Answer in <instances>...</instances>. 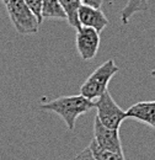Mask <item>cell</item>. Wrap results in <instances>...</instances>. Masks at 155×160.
<instances>
[{
    "instance_id": "obj_1",
    "label": "cell",
    "mask_w": 155,
    "mask_h": 160,
    "mask_svg": "<svg viewBox=\"0 0 155 160\" xmlns=\"http://www.w3.org/2000/svg\"><path fill=\"white\" fill-rule=\"evenodd\" d=\"M94 107H95V101L88 100L81 95L60 96L41 105L42 110L57 113L64 121L69 131H74L75 122L79 116L88 113Z\"/></svg>"
},
{
    "instance_id": "obj_2",
    "label": "cell",
    "mask_w": 155,
    "mask_h": 160,
    "mask_svg": "<svg viewBox=\"0 0 155 160\" xmlns=\"http://www.w3.org/2000/svg\"><path fill=\"white\" fill-rule=\"evenodd\" d=\"M117 72H119V68L116 65L115 60H106L96 68L80 86V95L88 100H97L108 90V84Z\"/></svg>"
},
{
    "instance_id": "obj_3",
    "label": "cell",
    "mask_w": 155,
    "mask_h": 160,
    "mask_svg": "<svg viewBox=\"0 0 155 160\" xmlns=\"http://www.w3.org/2000/svg\"><path fill=\"white\" fill-rule=\"evenodd\" d=\"M6 10L20 35H33L38 32L41 23L23 0H10L6 4Z\"/></svg>"
},
{
    "instance_id": "obj_4",
    "label": "cell",
    "mask_w": 155,
    "mask_h": 160,
    "mask_svg": "<svg viewBox=\"0 0 155 160\" xmlns=\"http://www.w3.org/2000/svg\"><path fill=\"white\" fill-rule=\"evenodd\" d=\"M95 108L97 111L96 117L98 121L105 127L111 129H119L122 122L127 118L126 111H123L117 105L108 90L95 101Z\"/></svg>"
},
{
    "instance_id": "obj_5",
    "label": "cell",
    "mask_w": 155,
    "mask_h": 160,
    "mask_svg": "<svg viewBox=\"0 0 155 160\" xmlns=\"http://www.w3.org/2000/svg\"><path fill=\"white\" fill-rule=\"evenodd\" d=\"M78 53L82 60H91L96 57L100 47V33L91 27H80L75 38Z\"/></svg>"
},
{
    "instance_id": "obj_6",
    "label": "cell",
    "mask_w": 155,
    "mask_h": 160,
    "mask_svg": "<svg viewBox=\"0 0 155 160\" xmlns=\"http://www.w3.org/2000/svg\"><path fill=\"white\" fill-rule=\"evenodd\" d=\"M94 142L102 149L123 154L118 129H111L105 127L97 117H95L94 121Z\"/></svg>"
},
{
    "instance_id": "obj_7",
    "label": "cell",
    "mask_w": 155,
    "mask_h": 160,
    "mask_svg": "<svg viewBox=\"0 0 155 160\" xmlns=\"http://www.w3.org/2000/svg\"><path fill=\"white\" fill-rule=\"evenodd\" d=\"M78 20H79L80 26L91 27V28L96 30L98 33L102 32L105 30V27L108 25V20L101 9L91 8V6L82 5V4L78 12Z\"/></svg>"
},
{
    "instance_id": "obj_8",
    "label": "cell",
    "mask_w": 155,
    "mask_h": 160,
    "mask_svg": "<svg viewBox=\"0 0 155 160\" xmlns=\"http://www.w3.org/2000/svg\"><path fill=\"white\" fill-rule=\"evenodd\" d=\"M127 118H133L155 129V101H140L126 111Z\"/></svg>"
},
{
    "instance_id": "obj_9",
    "label": "cell",
    "mask_w": 155,
    "mask_h": 160,
    "mask_svg": "<svg viewBox=\"0 0 155 160\" xmlns=\"http://www.w3.org/2000/svg\"><path fill=\"white\" fill-rule=\"evenodd\" d=\"M59 4L65 12L68 23L72 27L79 30L81 26H80L79 20H78V12H79V9L81 6V1L80 0H59Z\"/></svg>"
},
{
    "instance_id": "obj_10",
    "label": "cell",
    "mask_w": 155,
    "mask_h": 160,
    "mask_svg": "<svg viewBox=\"0 0 155 160\" xmlns=\"http://www.w3.org/2000/svg\"><path fill=\"white\" fill-rule=\"evenodd\" d=\"M42 18L67 20L65 12L62 9L59 0H42Z\"/></svg>"
},
{
    "instance_id": "obj_11",
    "label": "cell",
    "mask_w": 155,
    "mask_h": 160,
    "mask_svg": "<svg viewBox=\"0 0 155 160\" xmlns=\"http://www.w3.org/2000/svg\"><path fill=\"white\" fill-rule=\"evenodd\" d=\"M145 10H148V0H128L121 11V21L126 25L131 21L134 14Z\"/></svg>"
},
{
    "instance_id": "obj_12",
    "label": "cell",
    "mask_w": 155,
    "mask_h": 160,
    "mask_svg": "<svg viewBox=\"0 0 155 160\" xmlns=\"http://www.w3.org/2000/svg\"><path fill=\"white\" fill-rule=\"evenodd\" d=\"M89 148H90L94 158L96 160H126L123 154H118V153H115V152L100 148L96 143L94 142V139L90 142Z\"/></svg>"
},
{
    "instance_id": "obj_13",
    "label": "cell",
    "mask_w": 155,
    "mask_h": 160,
    "mask_svg": "<svg viewBox=\"0 0 155 160\" xmlns=\"http://www.w3.org/2000/svg\"><path fill=\"white\" fill-rule=\"evenodd\" d=\"M25 4L28 6V9L33 12V15L37 18L39 23L43 22L42 18V0H23Z\"/></svg>"
},
{
    "instance_id": "obj_14",
    "label": "cell",
    "mask_w": 155,
    "mask_h": 160,
    "mask_svg": "<svg viewBox=\"0 0 155 160\" xmlns=\"http://www.w3.org/2000/svg\"><path fill=\"white\" fill-rule=\"evenodd\" d=\"M74 160H96V159L94 158V155H92L90 148L88 147V148H85L84 150H81L77 157L74 158Z\"/></svg>"
},
{
    "instance_id": "obj_15",
    "label": "cell",
    "mask_w": 155,
    "mask_h": 160,
    "mask_svg": "<svg viewBox=\"0 0 155 160\" xmlns=\"http://www.w3.org/2000/svg\"><path fill=\"white\" fill-rule=\"evenodd\" d=\"M82 5H88L91 8H96V9H101L103 0H80Z\"/></svg>"
},
{
    "instance_id": "obj_16",
    "label": "cell",
    "mask_w": 155,
    "mask_h": 160,
    "mask_svg": "<svg viewBox=\"0 0 155 160\" xmlns=\"http://www.w3.org/2000/svg\"><path fill=\"white\" fill-rule=\"evenodd\" d=\"M150 75H152V77H155V69H154V70H152V72H150Z\"/></svg>"
},
{
    "instance_id": "obj_17",
    "label": "cell",
    "mask_w": 155,
    "mask_h": 160,
    "mask_svg": "<svg viewBox=\"0 0 155 160\" xmlns=\"http://www.w3.org/2000/svg\"><path fill=\"white\" fill-rule=\"evenodd\" d=\"M1 1H2V2H4V4H5V5H6V4H8V2H9V1H10V0H1Z\"/></svg>"
}]
</instances>
